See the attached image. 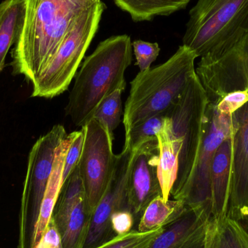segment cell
<instances>
[{
	"label": "cell",
	"instance_id": "obj_1",
	"mask_svg": "<svg viewBox=\"0 0 248 248\" xmlns=\"http://www.w3.org/2000/svg\"><path fill=\"white\" fill-rule=\"evenodd\" d=\"M22 1L23 17L10 65L13 75H23L32 84L78 17L101 0Z\"/></svg>",
	"mask_w": 248,
	"mask_h": 248
},
{
	"label": "cell",
	"instance_id": "obj_2",
	"mask_svg": "<svg viewBox=\"0 0 248 248\" xmlns=\"http://www.w3.org/2000/svg\"><path fill=\"white\" fill-rule=\"evenodd\" d=\"M131 61L132 43L126 34L103 41L85 58L65 108V115L76 126L85 125L108 96L117 89H125V72Z\"/></svg>",
	"mask_w": 248,
	"mask_h": 248
},
{
	"label": "cell",
	"instance_id": "obj_3",
	"mask_svg": "<svg viewBox=\"0 0 248 248\" xmlns=\"http://www.w3.org/2000/svg\"><path fill=\"white\" fill-rule=\"evenodd\" d=\"M195 52L182 45L164 63L140 71L131 82L125 105V131L155 115L167 112L196 74Z\"/></svg>",
	"mask_w": 248,
	"mask_h": 248
},
{
	"label": "cell",
	"instance_id": "obj_4",
	"mask_svg": "<svg viewBox=\"0 0 248 248\" xmlns=\"http://www.w3.org/2000/svg\"><path fill=\"white\" fill-rule=\"evenodd\" d=\"M183 45L214 59L248 35V0H198L189 11Z\"/></svg>",
	"mask_w": 248,
	"mask_h": 248
},
{
	"label": "cell",
	"instance_id": "obj_5",
	"mask_svg": "<svg viewBox=\"0 0 248 248\" xmlns=\"http://www.w3.org/2000/svg\"><path fill=\"white\" fill-rule=\"evenodd\" d=\"M209 102L197 74L177 101L168 110L172 137L179 149L177 178L171 191L173 199L190 180L203 137Z\"/></svg>",
	"mask_w": 248,
	"mask_h": 248
},
{
	"label": "cell",
	"instance_id": "obj_6",
	"mask_svg": "<svg viewBox=\"0 0 248 248\" xmlns=\"http://www.w3.org/2000/svg\"><path fill=\"white\" fill-rule=\"evenodd\" d=\"M105 9L101 0L78 17L53 58L32 82L31 97L52 99L68 90L97 33Z\"/></svg>",
	"mask_w": 248,
	"mask_h": 248
},
{
	"label": "cell",
	"instance_id": "obj_7",
	"mask_svg": "<svg viewBox=\"0 0 248 248\" xmlns=\"http://www.w3.org/2000/svg\"><path fill=\"white\" fill-rule=\"evenodd\" d=\"M67 135L63 125L57 124L36 141L29 153L19 214L17 248H35L36 226L57 149Z\"/></svg>",
	"mask_w": 248,
	"mask_h": 248
},
{
	"label": "cell",
	"instance_id": "obj_8",
	"mask_svg": "<svg viewBox=\"0 0 248 248\" xmlns=\"http://www.w3.org/2000/svg\"><path fill=\"white\" fill-rule=\"evenodd\" d=\"M81 129L84 144L78 167L86 208L91 217L110 183L117 155L113 153V134L103 124L93 119Z\"/></svg>",
	"mask_w": 248,
	"mask_h": 248
},
{
	"label": "cell",
	"instance_id": "obj_9",
	"mask_svg": "<svg viewBox=\"0 0 248 248\" xmlns=\"http://www.w3.org/2000/svg\"><path fill=\"white\" fill-rule=\"evenodd\" d=\"M232 116L219 113L214 105L208 104L202 144L193 173L176 199L183 201L188 208L202 211L211 218V166L217 149L231 134Z\"/></svg>",
	"mask_w": 248,
	"mask_h": 248
},
{
	"label": "cell",
	"instance_id": "obj_10",
	"mask_svg": "<svg viewBox=\"0 0 248 248\" xmlns=\"http://www.w3.org/2000/svg\"><path fill=\"white\" fill-rule=\"evenodd\" d=\"M195 72L210 104L232 92L248 91V35L218 58H201Z\"/></svg>",
	"mask_w": 248,
	"mask_h": 248
},
{
	"label": "cell",
	"instance_id": "obj_11",
	"mask_svg": "<svg viewBox=\"0 0 248 248\" xmlns=\"http://www.w3.org/2000/svg\"><path fill=\"white\" fill-rule=\"evenodd\" d=\"M136 150L124 147L117 155L110 183L101 201L90 218L84 248H94L106 242L110 232V217L119 210L128 209V182ZM130 211V210H129Z\"/></svg>",
	"mask_w": 248,
	"mask_h": 248
},
{
	"label": "cell",
	"instance_id": "obj_12",
	"mask_svg": "<svg viewBox=\"0 0 248 248\" xmlns=\"http://www.w3.org/2000/svg\"><path fill=\"white\" fill-rule=\"evenodd\" d=\"M232 179L227 217L241 221L248 216V102L232 116Z\"/></svg>",
	"mask_w": 248,
	"mask_h": 248
},
{
	"label": "cell",
	"instance_id": "obj_13",
	"mask_svg": "<svg viewBox=\"0 0 248 248\" xmlns=\"http://www.w3.org/2000/svg\"><path fill=\"white\" fill-rule=\"evenodd\" d=\"M157 140L144 143L137 149L131 163L128 182V204L134 216L143 214L155 198L162 196L157 177Z\"/></svg>",
	"mask_w": 248,
	"mask_h": 248
},
{
	"label": "cell",
	"instance_id": "obj_14",
	"mask_svg": "<svg viewBox=\"0 0 248 248\" xmlns=\"http://www.w3.org/2000/svg\"><path fill=\"white\" fill-rule=\"evenodd\" d=\"M211 217L186 207L185 212L165 227L149 248H205Z\"/></svg>",
	"mask_w": 248,
	"mask_h": 248
},
{
	"label": "cell",
	"instance_id": "obj_15",
	"mask_svg": "<svg viewBox=\"0 0 248 248\" xmlns=\"http://www.w3.org/2000/svg\"><path fill=\"white\" fill-rule=\"evenodd\" d=\"M232 137H227L216 152L211 170L212 218L215 221L227 217L232 179Z\"/></svg>",
	"mask_w": 248,
	"mask_h": 248
},
{
	"label": "cell",
	"instance_id": "obj_16",
	"mask_svg": "<svg viewBox=\"0 0 248 248\" xmlns=\"http://www.w3.org/2000/svg\"><path fill=\"white\" fill-rule=\"evenodd\" d=\"M74 135H75V131L68 134L65 140L61 142L57 149L53 169L48 182L45 196L42 201L40 213H39V220L36 226V235H35V246L42 238L52 218L54 209L62 187V170H63L65 156Z\"/></svg>",
	"mask_w": 248,
	"mask_h": 248
},
{
	"label": "cell",
	"instance_id": "obj_17",
	"mask_svg": "<svg viewBox=\"0 0 248 248\" xmlns=\"http://www.w3.org/2000/svg\"><path fill=\"white\" fill-rule=\"evenodd\" d=\"M157 140L159 149L157 177L161 188L162 198L165 201H169L177 178L179 152L172 137L169 116L163 128L157 134Z\"/></svg>",
	"mask_w": 248,
	"mask_h": 248
},
{
	"label": "cell",
	"instance_id": "obj_18",
	"mask_svg": "<svg viewBox=\"0 0 248 248\" xmlns=\"http://www.w3.org/2000/svg\"><path fill=\"white\" fill-rule=\"evenodd\" d=\"M186 209L183 201L170 198L165 201L162 196L157 197L144 209L137 231L149 232L167 227L180 217Z\"/></svg>",
	"mask_w": 248,
	"mask_h": 248
},
{
	"label": "cell",
	"instance_id": "obj_19",
	"mask_svg": "<svg viewBox=\"0 0 248 248\" xmlns=\"http://www.w3.org/2000/svg\"><path fill=\"white\" fill-rule=\"evenodd\" d=\"M205 248H248V234L239 221L226 217L210 220Z\"/></svg>",
	"mask_w": 248,
	"mask_h": 248
},
{
	"label": "cell",
	"instance_id": "obj_20",
	"mask_svg": "<svg viewBox=\"0 0 248 248\" xmlns=\"http://www.w3.org/2000/svg\"><path fill=\"white\" fill-rule=\"evenodd\" d=\"M22 0H4L0 3V73L5 66V60L18 34L23 17Z\"/></svg>",
	"mask_w": 248,
	"mask_h": 248
},
{
	"label": "cell",
	"instance_id": "obj_21",
	"mask_svg": "<svg viewBox=\"0 0 248 248\" xmlns=\"http://www.w3.org/2000/svg\"><path fill=\"white\" fill-rule=\"evenodd\" d=\"M134 21H145L155 16H169L185 9L190 0H113Z\"/></svg>",
	"mask_w": 248,
	"mask_h": 248
},
{
	"label": "cell",
	"instance_id": "obj_22",
	"mask_svg": "<svg viewBox=\"0 0 248 248\" xmlns=\"http://www.w3.org/2000/svg\"><path fill=\"white\" fill-rule=\"evenodd\" d=\"M90 218L82 198L76 204L59 230L62 248H84Z\"/></svg>",
	"mask_w": 248,
	"mask_h": 248
},
{
	"label": "cell",
	"instance_id": "obj_23",
	"mask_svg": "<svg viewBox=\"0 0 248 248\" xmlns=\"http://www.w3.org/2000/svg\"><path fill=\"white\" fill-rule=\"evenodd\" d=\"M82 198H84V189L77 166L62 185L52 214V218L58 231L65 224L76 204Z\"/></svg>",
	"mask_w": 248,
	"mask_h": 248
},
{
	"label": "cell",
	"instance_id": "obj_24",
	"mask_svg": "<svg viewBox=\"0 0 248 248\" xmlns=\"http://www.w3.org/2000/svg\"><path fill=\"white\" fill-rule=\"evenodd\" d=\"M167 112L148 118L125 131L124 147L136 150L144 143L157 140V134L163 128L167 119Z\"/></svg>",
	"mask_w": 248,
	"mask_h": 248
},
{
	"label": "cell",
	"instance_id": "obj_25",
	"mask_svg": "<svg viewBox=\"0 0 248 248\" xmlns=\"http://www.w3.org/2000/svg\"><path fill=\"white\" fill-rule=\"evenodd\" d=\"M125 89H117L108 96L97 108L93 115L95 119L108 128L111 134L119 126L122 116V95Z\"/></svg>",
	"mask_w": 248,
	"mask_h": 248
},
{
	"label": "cell",
	"instance_id": "obj_26",
	"mask_svg": "<svg viewBox=\"0 0 248 248\" xmlns=\"http://www.w3.org/2000/svg\"><path fill=\"white\" fill-rule=\"evenodd\" d=\"M164 228L144 233L131 230L128 234L116 235L94 248H149Z\"/></svg>",
	"mask_w": 248,
	"mask_h": 248
},
{
	"label": "cell",
	"instance_id": "obj_27",
	"mask_svg": "<svg viewBox=\"0 0 248 248\" xmlns=\"http://www.w3.org/2000/svg\"><path fill=\"white\" fill-rule=\"evenodd\" d=\"M137 63L140 71L150 69L151 64L157 59L160 53V46L157 43H150L142 40L134 41L132 43Z\"/></svg>",
	"mask_w": 248,
	"mask_h": 248
},
{
	"label": "cell",
	"instance_id": "obj_28",
	"mask_svg": "<svg viewBox=\"0 0 248 248\" xmlns=\"http://www.w3.org/2000/svg\"><path fill=\"white\" fill-rule=\"evenodd\" d=\"M84 135L82 129L75 131V135L67 152L62 170V186L73 170L78 166L82 153Z\"/></svg>",
	"mask_w": 248,
	"mask_h": 248
},
{
	"label": "cell",
	"instance_id": "obj_29",
	"mask_svg": "<svg viewBox=\"0 0 248 248\" xmlns=\"http://www.w3.org/2000/svg\"><path fill=\"white\" fill-rule=\"evenodd\" d=\"M248 102V91H234L228 93L214 105L217 110L223 114L232 115Z\"/></svg>",
	"mask_w": 248,
	"mask_h": 248
},
{
	"label": "cell",
	"instance_id": "obj_30",
	"mask_svg": "<svg viewBox=\"0 0 248 248\" xmlns=\"http://www.w3.org/2000/svg\"><path fill=\"white\" fill-rule=\"evenodd\" d=\"M134 216L128 209L119 210L110 217V227L116 235L128 234L132 230Z\"/></svg>",
	"mask_w": 248,
	"mask_h": 248
},
{
	"label": "cell",
	"instance_id": "obj_31",
	"mask_svg": "<svg viewBox=\"0 0 248 248\" xmlns=\"http://www.w3.org/2000/svg\"><path fill=\"white\" fill-rule=\"evenodd\" d=\"M61 237L53 219L51 218L45 233L35 248H61Z\"/></svg>",
	"mask_w": 248,
	"mask_h": 248
},
{
	"label": "cell",
	"instance_id": "obj_32",
	"mask_svg": "<svg viewBox=\"0 0 248 248\" xmlns=\"http://www.w3.org/2000/svg\"><path fill=\"white\" fill-rule=\"evenodd\" d=\"M241 224L242 227H243L245 230H246V232L248 234V216L246 217L244 219L242 220L241 221H239Z\"/></svg>",
	"mask_w": 248,
	"mask_h": 248
},
{
	"label": "cell",
	"instance_id": "obj_33",
	"mask_svg": "<svg viewBox=\"0 0 248 248\" xmlns=\"http://www.w3.org/2000/svg\"></svg>",
	"mask_w": 248,
	"mask_h": 248
}]
</instances>
